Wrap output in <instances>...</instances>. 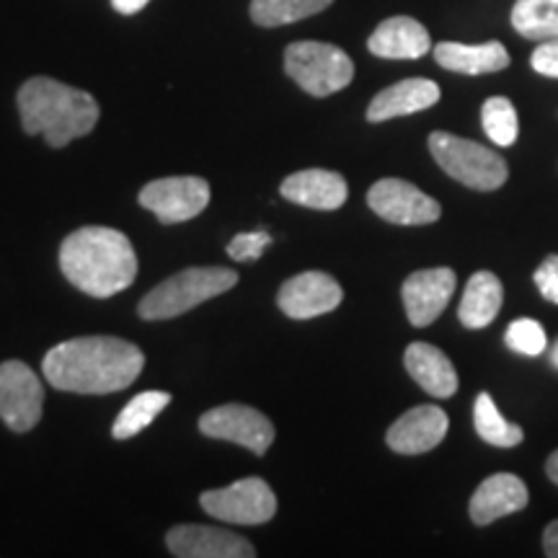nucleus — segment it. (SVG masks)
Here are the masks:
<instances>
[{"label": "nucleus", "instance_id": "nucleus-1", "mask_svg": "<svg viewBox=\"0 0 558 558\" xmlns=\"http://www.w3.org/2000/svg\"><path fill=\"white\" fill-rule=\"evenodd\" d=\"M145 367V354L132 341L117 337H81L52 347L41 362L47 383L81 396L124 390Z\"/></svg>", "mask_w": 558, "mask_h": 558}, {"label": "nucleus", "instance_id": "nucleus-2", "mask_svg": "<svg viewBox=\"0 0 558 558\" xmlns=\"http://www.w3.org/2000/svg\"><path fill=\"white\" fill-rule=\"evenodd\" d=\"M60 269L86 295L111 298L135 282L137 254L120 230L88 226L62 241Z\"/></svg>", "mask_w": 558, "mask_h": 558}, {"label": "nucleus", "instance_id": "nucleus-3", "mask_svg": "<svg viewBox=\"0 0 558 558\" xmlns=\"http://www.w3.org/2000/svg\"><path fill=\"white\" fill-rule=\"evenodd\" d=\"M16 101L26 135H45L50 148H65L73 140L88 135L101 114L99 104L86 90L45 75L26 81Z\"/></svg>", "mask_w": 558, "mask_h": 558}, {"label": "nucleus", "instance_id": "nucleus-4", "mask_svg": "<svg viewBox=\"0 0 558 558\" xmlns=\"http://www.w3.org/2000/svg\"><path fill=\"white\" fill-rule=\"evenodd\" d=\"M239 284V275L226 267H192L153 288L140 300L137 313L145 320H169L197 308Z\"/></svg>", "mask_w": 558, "mask_h": 558}, {"label": "nucleus", "instance_id": "nucleus-5", "mask_svg": "<svg viewBox=\"0 0 558 558\" xmlns=\"http://www.w3.org/2000/svg\"><path fill=\"white\" fill-rule=\"evenodd\" d=\"M429 150L439 169L469 190L494 192L505 186L509 177L507 160L476 140L450 135V132H432Z\"/></svg>", "mask_w": 558, "mask_h": 558}, {"label": "nucleus", "instance_id": "nucleus-6", "mask_svg": "<svg viewBox=\"0 0 558 558\" xmlns=\"http://www.w3.org/2000/svg\"><path fill=\"white\" fill-rule=\"evenodd\" d=\"M284 70L305 94L324 99L347 88L354 78V62L344 50L326 41H295L284 52Z\"/></svg>", "mask_w": 558, "mask_h": 558}, {"label": "nucleus", "instance_id": "nucleus-7", "mask_svg": "<svg viewBox=\"0 0 558 558\" xmlns=\"http://www.w3.org/2000/svg\"><path fill=\"white\" fill-rule=\"evenodd\" d=\"M209 518L228 525H264L277 514V497L264 478H241L199 497Z\"/></svg>", "mask_w": 558, "mask_h": 558}, {"label": "nucleus", "instance_id": "nucleus-8", "mask_svg": "<svg viewBox=\"0 0 558 558\" xmlns=\"http://www.w3.org/2000/svg\"><path fill=\"white\" fill-rule=\"evenodd\" d=\"M45 386L21 360L0 362V418L11 432H29L39 424Z\"/></svg>", "mask_w": 558, "mask_h": 558}, {"label": "nucleus", "instance_id": "nucleus-9", "mask_svg": "<svg viewBox=\"0 0 558 558\" xmlns=\"http://www.w3.org/2000/svg\"><path fill=\"white\" fill-rule=\"evenodd\" d=\"M199 432L213 439H226L254 456H267L269 445L275 442V427L262 411L243 407V403H226V407L209 409L199 416Z\"/></svg>", "mask_w": 558, "mask_h": 558}, {"label": "nucleus", "instance_id": "nucleus-10", "mask_svg": "<svg viewBox=\"0 0 558 558\" xmlns=\"http://www.w3.org/2000/svg\"><path fill=\"white\" fill-rule=\"evenodd\" d=\"M367 205L378 218L396 226H429L442 215L437 199L403 179L375 181L367 192Z\"/></svg>", "mask_w": 558, "mask_h": 558}, {"label": "nucleus", "instance_id": "nucleus-11", "mask_svg": "<svg viewBox=\"0 0 558 558\" xmlns=\"http://www.w3.org/2000/svg\"><path fill=\"white\" fill-rule=\"evenodd\" d=\"M209 202V184L199 177H169L150 181L140 192V205L160 222H186L197 218Z\"/></svg>", "mask_w": 558, "mask_h": 558}, {"label": "nucleus", "instance_id": "nucleus-12", "mask_svg": "<svg viewBox=\"0 0 558 558\" xmlns=\"http://www.w3.org/2000/svg\"><path fill=\"white\" fill-rule=\"evenodd\" d=\"M341 300H344V290L331 275H326V271H303V275H295L279 288L277 305L282 308L284 316L308 320L339 308Z\"/></svg>", "mask_w": 558, "mask_h": 558}, {"label": "nucleus", "instance_id": "nucleus-13", "mask_svg": "<svg viewBox=\"0 0 558 558\" xmlns=\"http://www.w3.org/2000/svg\"><path fill=\"white\" fill-rule=\"evenodd\" d=\"M456 271L448 267L422 269L409 275L401 288V295L411 326L424 329V326L435 324V320L442 316V311L448 308L452 292H456Z\"/></svg>", "mask_w": 558, "mask_h": 558}, {"label": "nucleus", "instance_id": "nucleus-14", "mask_svg": "<svg viewBox=\"0 0 558 558\" xmlns=\"http://www.w3.org/2000/svg\"><path fill=\"white\" fill-rule=\"evenodd\" d=\"M166 546L179 558H254L251 541L213 525H177L166 535Z\"/></svg>", "mask_w": 558, "mask_h": 558}, {"label": "nucleus", "instance_id": "nucleus-15", "mask_svg": "<svg viewBox=\"0 0 558 558\" xmlns=\"http://www.w3.org/2000/svg\"><path fill=\"white\" fill-rule=\"evenodd\" d=\"M448 427L450 418L439 407H416L390 424L386 442L401 456H422L442 442Z\"/></svg>", "mask_w": 558, "mask_h": 558}, {"label": "nucleus", "instance_id": "nucleus-16", "mask_svg": "<svg viewBox=\"0 0 558 558\" xmlns=\"http://www.w3.org/2000/svg\"><path fill=\"white\" fill-rule=\"evenodd\" d=\"M530 494L525 481L514 473H494L473 492L469 512L478 527L492 525L507 514L522 512L527 507Z\"/></svg>", "mask_w": 558, "mask_h": 558}, {"label": "nucleus", "instance_id": "nucleus-17", "mask_svg": "<svg viewBox=\"0 0 558 558\" xmlns=\"http://www.w3.org/2000/svg\"><path fill=\"white\" fill-rule=\"evenodd\" d=\"M367 50L386 60H418L432 50L427 26L411 16H393L369 34Z\"/></svg>", "mask_w": 558, "mask_h": 558}, {"label": "nucleus", "instance_id": "nucleus-18", "mask_svg": "<svg viewBox=\"0 0 558 558\" xmlns=\"http://www.w3.org/2000/svg\"><path fill=\"white\" fill-rule=\"evenodd\" d=\"M279 194L284 199L295 202V205L311 207V209H339L349 197V186L341 173L324 171V169H308L298 171L282 181Z\"/></svg>", "mask_w": 558, "mask_h": 558}, {"label": "nucleus", "instance_id": "nucleus-19", "mask_svg": "<svg viewBox=\"0 0 558 558\" xmlns=\"http://www.w3.org/2000/svg\"><path fill=\"white\" fill-rule=\"evenodd\" d=\"M439 101V86L429 78H407L383 88L367 107V122H386L432 109Z\"/></svg>", "mask_w": 558, "mask_h": 558}, {"label": "nucleus", "instance_id": "nucleus-20", "mask_svg": "<svg viewBox=\"0 0 558 558\" xmlns=\"http://www.w3.org/2000/svg\"><path fill=\"white\" fill-rule=\"evenodd\" d=\"M403 365L422 390H427L435 399H450L458 390V373L442 349L427 344V341H414L403 354Z\"/></svg>", "mask_w": 558, "mask_h": 558}, {"label": "nucleus", "instance_id": "nucleus-21", "mask_svg": "<svg viewBox=\"0 0 558 558\" xmlns=\"http://www.w3.org/2000/svg\"><path fill=\"white\" fill-rule=\"evenodd\" d=\"M432 52L439 68L463 75H486L509 68V52L501 41H484V45L439 41Z\"/></svg>", "mask_w": 558, "mask_h": 558}, {"label": "nucleus", "instance_id": "nucleus-22", "mask_svg": "<svg viewBox=\"0 0 558 558\" xmlns=\"http://www.w3.org/2000/svg\"><path fill=\"white\" fill-rule=\"evenodd\" d=\"M505 288L494 271H476L465 284L463 300H460L458 318L465 329H484L499 316Z\"/></svg>", "mask_w": 558, "mask_h": 558}, {"label": "nucleus", "instance_id": "nucleus-23", "mask_svg": "<svg viewBox=\"0 0 558 558\" xmlns=\"http://www.w3.org/2000/svg\"><path fill=\"white\" fill-rule=\"evenodd\" d=\"M512 26L525 39H558V0H518L512 9Z\"/></svg>", "mask_w": 558, "mask_h": 558}, {"label": "nucleus", "instance_id": "nucleus-24", "mask_svg": "<svg viewBox=\"0 0 558 558\" xmlns=\"http://www.w3.org/2000/svg\"><path fill=\"white\" fill-rule=\"evenodd\" d=\"M333 0H251V19L264 29L288 26L326 11Z\"/></svg>", "mask_w": 558, "mask_h": 558}, {"label": "nucleus", "instance_id": "nucleus-25", "mask_svg": "<svg viewBox=\"0 0 558 558\" xmlns=\"http://www.w3.org/2000/svg\"><path fill=\"white\" fill-rule=\"evenodd\" d=\"M473 424H476L478 437L484 442L494 445V448H518L522 439H525V432L499 414L497 403H494L488 393L476 396V403H473Z\"/></svg>", "mask_w": 558, "mask_h": 558}, {"label": "nucleus", "instance_id": "nucleus-26", "mask_svg": "<svg viewBox=\"0 0 558 558\" xmlns=\"http://www.w3.org/2000/svg\"><path fill=\"white\" fill-rule=\"evenodd\" d=\"M169 403L171 396L163 393V390H145V393L135 396V399L122 409L114 427H111V435H114V439H130L140 435V432L150 427L153 418L169 407Z\"/></svg>", "mask_w": 558, "mask_h": 558}, {"label": "nucleus", "instance_id": "nucleus-27", "mask_svg": "<svg viewBox=\"0 0 558 558\" xmlns=\"http://www.w3.org/2000/svg\"><path fill=\"white\" fill-rule=\"evenodd\" d=\"M481 124L484 132L499 148H509V145L518 143L520 137V122H518V109L507 96H492L481 107Z\"/></svg>", "mask_w": 558, "mask_h": 558}, {"label": "nucleus", "instance_id": "nucleus-28", "mask_svg": "<svg viewBox=\"0 0 558 558\" xmlns=\"http://www.w3.org/2000/svg\"><path fill=\"white\" fill-rule=\"evenodd\" d=\"M505 339H507V347L512 349V352L525 354V357H538V354L546 352V347H548L546 331H543V326L533 318L512 320Z\"/></svg>", "mask_w": 558, "mask_h": 558}, {"label": "nucleus", "instance_id": "nucleus-29", "mask_svg": "<svg viewBox=\"0 0 558 558\" xmlns=\"http://www.w3.org/2000/svg\"><path fill=\"white\" fill-rule=\"evenodd\" d=\"M271 243L267 230H254V233H241L228 243V256L239 262H256Z\"/></svg>", "mask_w": 558, "mask_h": 558}, {"label": "nucleus", "instance_id": "nucleus-30", "mask_svg": "<svg viewBox=\"0 0 558 558\" xmlns=\"http://www.w3.org/2000/svg\"><path fill=\"white\" fill-rule=\"evenodd\" d=\"M530 65L546 78H558V39H546L530 54Z\"/></svg>", "mask_w": 558, "mask_h": 558}, {"label": "nucleus", "instance_id": "nucleus-31", "mask_svg": "<svg viewBox=\"0 0 558 558\" xmlns=\"http://www.w3.org/2000/svg\"><path fill=\"white\" fill-rule=\"evenodd\" d=\"M535 288L541 290V295L548 300V303L558 305V254L548 256L546 262L535 269Z\"/></svg>", "mask_w": 558, "mask_h": 558}, {"label": "nucleus", "instance_id": "nucleus-32", "mask_svg": "<svg viewBox=\"0 0 558 558\" xmlns=\"http://www.w3.org/2000/svg\"><path fill=\"white\" fill-rule=\"evenodd\" d=\"M543 554L548 558H558V520L543 530Z\"/></svg>", "mask_w": 558, "mask_h": 558}, {"label": "nucleus", "instance_id": "nucleus-33", "mask_svg": "<svg viewBox=\"0 0 558 558\" xmlns=\"http://www.w3.org/2000/svg\"><path fill=\"white\" fill-rule=\"evenodd\" d=\"M148 3H150V0H111V5H114V11L124 13V16H132V13L143 11Z\"/></svg>", "mask_w": 558, "mask_h": 558}, {"label": "nucleus", "instance_id": "nucleus-34", "mask_svg": "<svg viewBox=\"0 0 558 558\" xmlns=\"http://www.w3.org/2000/svg\"><path fill=\"white\" fill-rule=\"evenodd\" d=\"M546 476L558 486V450L550 452V458L546 460Z\"/></svg>", "mask_w": 558, "mask_h": 558}, {"label": "nucleus", "instance_id": "nucleus-35", "mask_svg": "<svg viewBox=\"0 0 558 558\" xmlns=\"http://www.w3.org/2000/svg\"><path fill=\"white\" fill-rule=\"evenodd\" d=\"M550 362H554V365L558 367V339H556V344H554V349H550Z\"/></svg>", "mask_w": 558, "mask_h": 558}]
</instances>
